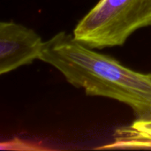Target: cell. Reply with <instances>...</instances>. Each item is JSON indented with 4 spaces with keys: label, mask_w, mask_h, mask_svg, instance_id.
<instances>
[{
    "label": "cell",
    "mask_w": 151,
    "mask_h": 151,
    "mask_svg": "<svg viewBox=\"0 0 151 151\" xmlns=\"http://www.w3.org/2000/svg\"><path fill=\"white\" fill-rule=\"evenodd\" d=\"M1 150H47L49 149L29 141H25L19 138H14L7 142H2Z\"/></svg>",
    "instance_id": "obj_5"
},
{
    "label": "cell",
    "mask_w": 151,
    "mask_h": 151,
    "mask_svg": "<svg viewBox=\"0 0 151 151\" xmlns=\"http://www.w3.org/2000/svg\"><path fill=\"white\" fill-rule=\"evenodd\" d=\"M45 42L32 28L13 21L0 23V74L40 60Z\"/></svg>",
    "instance_id": "obj_3"
},
{
    "label": "cell",
    "mask_w": 151,
    "mask_h": 151,
    "mask_svg": "<svg viewBox=\"0 0 151 151\" xmlns=\"http://www.w3.org/2000/svg\"><path fill=\"white\" fill-rule=\"evenodd\" d=\"M88 96L128 105L136 119L151 120V73L134 71L117 59L96 52L61 31L45 41L40 58Z\"/></svg>",
    "instance_id": "obj_1"
},
{
    "label": "cell",
    "mask_w": 151,
    "mask_h": 151,
    "mask_svg": "<svg viewBox=\"0 0 151 151\" xmlns=\"http://www.w3.org/2000/svg\"><path fill=\"white\" fill-rule=\"evenodd\" d=\"M99 149L151 150V120L135 119L129 126L119 128L114 134V141Z\"/></svg>",
    "instance_id": "obj_4"
},
{
    "label": "cell",
    "mask_w": 151,
    "mask_h": 151,
    "mask_svg": "<svg viewBox=\"0 0 151 151\" xmlns=\"http://www.w3.org/2000/svg\"><path fill=\"white\" fill-rule=\"evenodd\" d=\"M151 26V0H99L78 22L73 35L92 49L122 46Z\"/></svg>",
    "instance_id": "obj_2"
}]
</instances>
